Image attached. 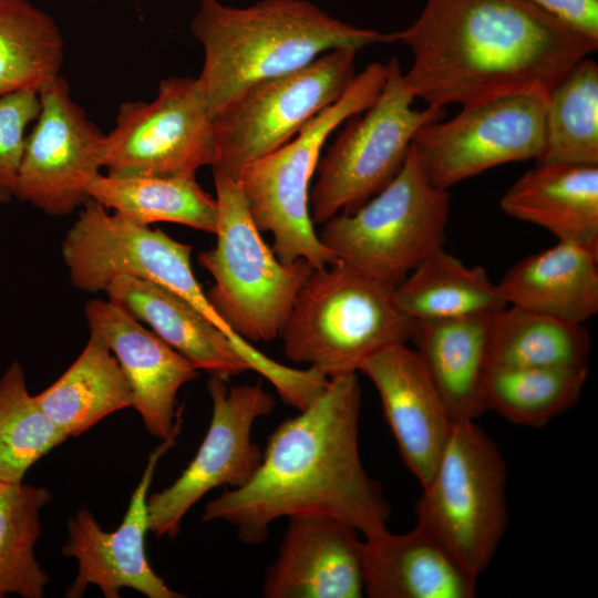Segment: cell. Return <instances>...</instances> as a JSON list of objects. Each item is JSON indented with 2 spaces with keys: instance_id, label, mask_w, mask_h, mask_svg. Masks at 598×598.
Instances as JSON below:
<instances>
[{
  "instance_id": "f1b7e54d",
  "label": "cell",
  "mask_w": 598,
  "mask_h": 598,
  "mask_svg": "<svg viewBox=\"0 0 598 598\" xmlns=\"http://www.w3.org/2000/svg\"><path fill=\"white\" fill-rule=\"evenodd\" d=\"M63 38L55 21L28 0H0V96L39 87L59 75Z\"/></svg>"
},
{
  "instance_id": "3957f363",
  "label": "cell",
  "mask_w": 598,
  "mask_h": 598,
  "mask_svg": "<svg viewBox=\"0 0 598 598\" xmlns=\"http://www.w3.org/2000/svg\"><path fill=\"white\" fill-rule=\"evenodd\" d=\"M190 31L204 49L197 78L212 118L255 83L341 47L393 42L392 33L338 20L308 0H261L235 8L199 0Z\"/></svg>"
},
{
  "instance_id": "5b68a950",
  "label": "cell",
  "mask_w": 598,
  "mask_h": 598,
  "mask_svg": "<svg viewBox=\"0 0 598 598\" xmlns=\"http://www.w3.org/2000/svg\"><path fill=\"white\" fill-rule=\"evenodd\" d=\"M385 78V64H369L355 74L334 103L317 114L291 141L240 173L238 179L250 217L260 233L272 234L271 249L281 262L305 259L318 269L337 261L315 230L309 184L328 136L375 101Z\"/></svg>"
},
{
  "instance_id": "7c38bea8",
  "label": "cell",
  "mask_w": 598,
  "mask_h": 598,
  "mask_svg": "<svg viewBox=\"0 0 598 598\" xmlns=\"http://www.w3.org/2000/svg\"><path fill=\"white\" fill-rule=\"evenodd\" d=\"M548 96L524 93L462 105L452 118L423 125L412 144L430 183L448 190L495 166L537 159Z\"/></svg>"
},
{
  "instance_id": "cb8c5ba5",
  "label": "cell",
  "mask_w": 598,
  "mask_h": 598,
  "mask_svg": "<svg viewBox=\"0 0 598 598\" xmlns=\"http://www.w3.org/2000/svg\"><path fill=\"white\" fill-rule=\"evenodd\" d=\"M491 316L415 321L411 340L452 423L476 421L487 411Z\"/></svg>"
},
{
  "instance_id": "f546056e",
  "label": "cell",
  "mask_w": 598,
  "mask_h": 598,
  "mask_svg": "<svg viewBox=\"0 0 598 598\" xmlns=\"http://www.w3.org/2000/svg\"><path fill=\"white\" fill-rule=\"evenodd\" d=\"M536 163L598 165V64L587 56L549 93Z\"/></svg>"
},
{
  "instance_id": "30bf717a",
  "label": "cell",
  "mask_w": 598,
  "mask_h": 598,
  "mask_svg": "<svg viewBox=\"0 0 598 598\" xmlns=\"http://www.w3.org/2000/svg\"><path fill=\"white\" fill-rule=\"evenodd\" d=\"M358 51L336 48L299 70L245 90L212 118L213 171L239 178L247 165L291 141L347 90L355 76Z\"/></svg>"
},
{
  "instance_id": "603a6c76",
  "label": "cell",
  "mask_w": 598,
  "mask_h": 598,
  "mask_svg": "<svg viewBox=\"0 0 598 598\" xmlns=\"http://www.w3.org/2000/svg\"><path fill=\"white\" fill-rule=\"evenodd\" d=\"M497 286L506 305L584 324L598 312V251L558 241L517 261Z\"/></svg>"
},
{
  "instance_id": "6da1fadb",
  "label": "cell",
  "mask_w": 598,
  "mask_h": 598,
  "mask_svg": "<svg viewBox=\"0 0 598 598\" xmlns=\"http://www.w3.org/2000/svg\"><path fill=\"white\" fill-rule=\"evenodd\" d=\"M392 37L413 56L408 90L440 109L549 94L598 49V38L529 0H426L416 20Z\"/></svg>"
},
{
  "instance_id": "7402d4cb",
  "label": "cell",
  "mask_w": 598,
  "mask_h": 598,
  "mask_svg": "<svg viewBox=\"0 0 598 598\" xmlns=\"http://www.w3.org/2000/svg\"><path fill=\"white\" fill-rule=\"evenodd\" d=\"M502 210L558 241L598 251V165L536 163L503 195Z\"/></svg>"
},
{
  "instance_id": "277c9868",
  "label": "cell",
  "mask_w": 598,
  "mask_h": 598,
  "mask_svg": "<svg viewBox=\"0 0 598 598\" xmlns=\"http://www.w3.org/2000/svg\"><path fill=\"white\" fill-rule=\"evenodd\" d=\"M394 288L339 260L315 269L279 336L286 357L331 378L357 373L378 351L408 343L415 321L399 308Z\"/></svg>"
},
{
  "instance_id": "d6a6232c",
  "label": "cell",
  "mask_w": 598,
  "mask_h": 598,
  "mask_svg": "<svg viewBox=\"0 0 598 598\" xmlns=\"http://www.w3.org/2000/svg\"><path fill=\"white\" fill-rule=\"evenodd\" d=\"M69 436L28 391L21 364L0 379V482L20 484L25 473Z\"/></svg>"
},
{
  "instance_id": "44dd1931",
  "label": "cell",
  "mask_w": 598,
  "mask_h": 598,
  "mask_svg": "<svg viewBox=\"0 0 598 598\" xmlns=\"http://www.w3.org/2000/svg\"><path fill=\"white\" fill-rule=\"evenodd\" d=\"M109 300L147 323L169 347L210 377L251 370L228 338L185 299L147 280L117 276L106 287Z\"/></svg>"
},
{
  "instance_id": "9c48e42d",
  "label": "cell",
  "mask_w": 598,
  "mask_h": 598,
  "mask_svg": "<svg viewBox=\"0 0 598 598\" xmlns=\"http://www.w3.org/2000/svg\"><path fill=\"white\" fill-rule=\"evenodd\" d=\"M385 65L375 101L346 121L318 162V179L309 195L313 224L353 213L380 193L403 167L416 132L445 116L444 107L414 109L399 59L393 56Z\"/></svg>"
},
{
  "instance_id": "484cf974",
  "label": "cell",
  "mask_w": 598,
  "mask_h": 598,
  "mask_svg": "<svg viewBox=\"0 0 598 598\" xmlns=\"http://www.w3.org/2000/svg\"><path fill=\"white\" fill-rule=\"evenodd\" d=\"M87 195L113 214L140 225L165 221L216 231V198L202 188L195 176L100 173L90 183Z\"/></svg>"
},
{
  "instance_id": "8fae6325",
  "label": "cell",
  "mask_w": 598,
  "mask_h": 598,
  "mask_svg": "<svg viewBox=\"0 0 598 598\" xmlns=\"http://www.w3.org/2000/svg\"><path fill=\"white\" fill-rule=\"evenodd\" d=\"M213 120L196 79L159 82L151 102L120 105L115 126L105 134L102 167L113 175H186L213 165Z\"/></svg>"
},
{
  "instance_id": "d4e9b609",
  "label": "cell",
  "mask_w": 598,
  "mask_h": 598,
  "mask_svg": "<svg viewBox=\"0 0 598 598\" xmlns=\"http://www.w3.org/2000/svg\"><path fill=\"white\" fill-rule=\"evenodd\" d=\"M34 398L68 436H79L109 414L133 408V394L121 365L95 332L72 365Z\"/></svg>"
},
{
  "instance_id": "52a82bcc",
  "label": "cell",
  "mask_w": 598,
  "mask_h": 598,
  "mask_svg": "<svg viewBox=\"0 0 598 598\" xmlns=\"http://www.w3.org/2000/svg\"><path fill=\"white\" fill-rule=\"evenodd\" d=\"M450 207L448 190L430 183L412 144L393 181L355 212L328 219L319 238L337 260L396 286L443 247Z\"/></svg>"
},
{
  "instance_id": "5bb4252c",
  "label": "cell",
  "mask_w": 598,
  "mask_h": 598,
  "mask_svg": "<svg viewBox=\"0 0 598 598\" xmlns=\"http://www.w3.org/2000/svg\"><path fill=\"white\" fill-rule=\"evenodd\" d=\"M40 112L27 136L16 196L52 216L90 199L87 188L102 168L105 134L71 97L60 75L38 90Z\"/></svg>"
},
{
  "instance_id": "1f68e13d",
  "label": "cell",
  "mask_w": 598,
  "mask_h": 598,
  "mask_svg": "<svg viewBox=\"0 0 598 598\" xmlns=\"http://www.w3.org/2000/svg\"><path fill=\"white\" fill-rule=\"evenodd\" d=\"M52 498L45 486L0 482V598H41L49 581L34 556L40 511Z\"/></svg>"
},
{
  "instance_id": "e0dca14e",
  "label": "cell",
  "mask_w": 598,
  "mask_h": 598,
  "mask_svg": "<svg viewBox=\"0 0 598 598\" xmlns=\"http://www.w3.org/2000/svg\"><path fill=\"white\" fill-rule=\"evenodd\" d=\"M84 312L90 331L116 357L144 426L151 435L167 439L183 416L177 393L199 369L111 300H91Z\"/></svg>"
},
{
  "instance_id": "83f0119b",
  "label": "cell",
  "mask_w": 598,
  "mask_h": 598,
  "mask_svg": "<svg viewBox=\"0 0 598 598\" xmlns=\"http://www.w3.org/2000/svg\"><path fill=\"white\" fill-rule=\"evenodd\" d=\"M589 351L581 323L509 305L488 320L489 369L588 367Z\"/></svg>"
},
{
  "instance_id": "e575fe53",
  "label": "cell",
  "mask_w": 598,
  "mask_h": 598,
  "mask_svg": "<svg viewBox=\"0 0 598 598\" xmlns=\"http://www.w3.org/2000/svg\"><path fill=\"white\" fill-rule=\"evenodd\" d=\"M582 32L598 38V0H529Z\"/></svg>"
},
{
  "instance_id": "4dcf8cb0",
  "label": "cell",
  "mask_w": 598,
  "mask_h": 598,
  "mask_svg": "<svg viewBox=\"0 0 598 598\" xmlns=\"http://www.w3.org/2000/svg\"><path fill=\"white\" fill-rule=\"evenodd\" d=\"M587 377L588 367L489 369L486 408L512 423L540 427L577 403Z\"/></svg>"
},
{
  "instance_id": "ba28073f",
  "label": "cell",
  "mask_w": 598,
  "mask_h": 598,
  "mask_svg": "<svg viewBox=\"0 0 598 598\" xmlns=\"http://www.w3.org/2000/svg\"><path fill=\"white\" fill-rule=\"evenodd\" d=\"M506 483L505 461L488 435L475 421L453 423L415 503L416 524L477 578L506 530Z\"/></svg>"
},
{
  "instance_id": "2e32d148",
  "label": "cell",
  "mask_w": 598,
  "mask_h": 598,
  "mask_svg": "<svg viewBox=\"0 0 598 598\" xmlns=\"http://www.w3.org/2000/svg\"><path fill=\"white\" fill-rule=\"evenodd\" d=\"M182 424L183 417L173 433L150 454L117 529H102L85 508L69 518L68 539L61 550L65 557L78 560L79 570L65 591L68 598L82 597L91 585L97 586L106 598H118L122 588H132L148 598L184 597L155 574L145 553V535L150 530L147 493L157 463L175 445Z\"/></svg>"
},
{
  "instance_id": "d6986e66",
  "label": "cell",
  "mask_w": 598,
  "mask_h": 598,
  "mask_svg": "<svg viewBox=\"0 0 598 598\" xmlns=\"http://www.w3.org/2000/svg\"><path fill=\"white\" fill-rule=\"evenodd\" d=\"M359 371L379 393L403 462L426 485L453 423L417 352L406 343L392 344L369 357Z\"/></svg>"
},
{
  "instance_id": "9a60e30c",
  "label": "cell",
  "mask_w": 598,
  "mask_h": 598,
  "mask_svg": "<svg viewBox=\"0 0 598 598\" xmlns=\"http://www.w3.org/2000/svg\"><path fill=\"white\" fill-rule=\"evenodd\" d=\"M66 231L61 252L74 287L105 291L117 276L157 283L179 297L198 283L192 269V246L161 229L111 214L87 199Z\"/></svg>"
},
{
  "instance_id": "4316f807",
  "label": "cell",
  "mask_w": 598,
  "mask_h": 598,
  "mask_svg": "<svg viewBox=\"0 0 598 598\" xmlns=\"http://www.w3.org/2000/svg\"><path fill=\"white\" fill-rule=\"evenodd\" d=\"M399 308L414 321L491 316L506 306L481 266H466L440 248L394 288Z\"/></svg>"
},
{
  "instance_id": "4fadbf2b",
  "label": "cell",
  "mask_w": 598,
  "mask_h": 598,
  "mask_svg": "<svg viewBox=\"0 0 598 598\" xmlns=\"http://www.w3.org/2000/svg\"><path fill=\"white\" fill-rule=\"evenodd\" d=\"M207 391L212 420L195 457L172 485L147 497L150 532L156 537L174 538L186 513L206 493L244 486L261 463L264 451L251 441V430L274 410V396L260 382L228 385L215 377Z\"/></svg>"
},
{
  "instance_id": "7a4b0ae2",
  "label": "cell",
  "mask_w": 598,
  "mask_h": 598,
  "mask_svg": "<svg viewBox=\"0 0 598 598\" xmlns=\"http://www.w3.org/2000/svg\"><path fill=\"white\" fill-rule=\"evenodd\" d=\"M360 408L357 373L329 378L312 403L270 434L252 477L224 488L202 522H226L248 545L266 542L278 518L300 515L340 519L364 538L386 532L389 504L359 453Z\"/></svg>"
},
{
  "instance_id": "836d02e7",
  "label": "cell",
  "mask_w": 598,
  "mask_h": 598,
  "mask_svg": "<svg viewBox=\"0 0 598 598\" xmlns=\"http://www.w3.org/2000/svg\"><path fill=\"white\" fill-rule=\"evenodd\" d=\"M40 112L34 89H21L0 96V204L16 196L25 145V130Z\"/></svg>"
},
{
  "instance_id": "ac0fdd59",
  "label": "cell",
  "mask_w": 598,
  "mask_h": 598,
  "mask_svg": "<svg viewBox=\"0 0 598 598\" xmlns=\"http://www.w3.org/2000/svg\"><path fill=\"white\" fill-rule=\"evenodd\" d=\"M351 525L321 515L289 517L261 585L267 598H361L363 540Z\"/></svg>"
},
{
  "instance_id": "8992f818",
  "label": "cell",
  "mask_w": 598,
  "mask_h": 598,
  "mask_svg": "<svg viewBox=\"0 0 598 598\" xmlns=\"http://www.w3.org/2000/svg\"><path fill=\"white\" fill-rule=\"evenodd\" d=\"M216 244L198 255L214 285L207 298L221 319L248 342L280 336L297 295L316 269L305 259L281 262L254 224L239 179L214 172Z\"/></svg>"
},
{
  "instance_id": "ffe728a7",
  "label": "cell",
  "mask_w": 598,
  "mask_h": 598,
  "mask_svg": "<svg viewBox=\"0 0 598 598\" xmlns=\"http://www.w3.org/2000/svg\"><path fill=\"white\" fill-rule=\"evenodd\" d=\"M364 596L370 598H473L477 577L429 532L389 530L363 540Z\"/></svg>"
}]
</instances>
